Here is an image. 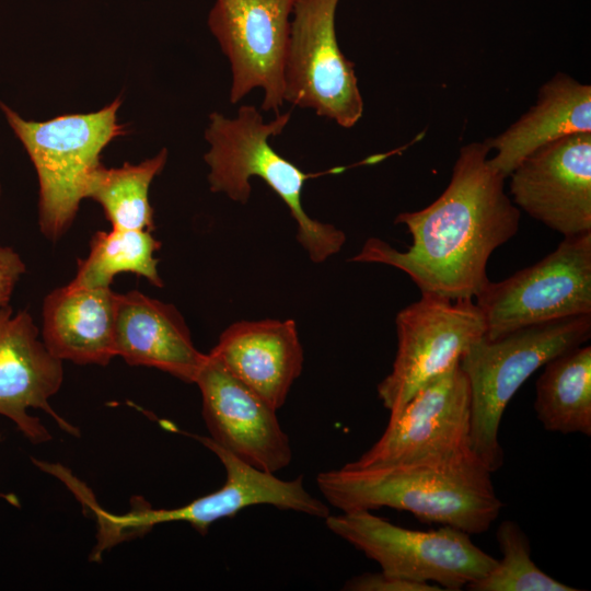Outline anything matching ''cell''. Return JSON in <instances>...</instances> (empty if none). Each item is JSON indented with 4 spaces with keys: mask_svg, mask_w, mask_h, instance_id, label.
I'll return each mask as SVG.
<instances>
[{
    "mask_svg": "<svg viewBox=\"0 0 591 591\" xmlns=\"http://www.w3.org/2000/svg\"><path fill=\"white\" fill-rule=\"evenodd\" d=\"M116 356L130 366L164 371L194 383L207 355L194 345L178 310L137 290L115 294Z\"/></svg>",
    "mask_w": 591,
    "mask_h": 591,
    "instance_id": "cell-17",
    "label": "cell"
},
{
    "mask_svg": "<svg viewBox=\"0 0 591 591\" xmlns=\"http://www.w3.org/2000/svg\"><path fill=\"white\" fill-rule=\"evenodd\" d=\"M296 0H216L208 27L229 59L230 102L264 91L262 109L276 115L283 100V68Z\"/></svg>",
    "mask_w": 591,
    "mask_h": 591,
    "instance_id": "cell-11",
    "label": "cell"
},
{
    "mask_svg": "<svg viewBox=\"0 0 591 591\" xmlns=\"http://www.w3.org/2000/svg\"><path fill=\"white\" fill-rule=\"evenodd\" d=\"M120 99L88 114H68L47 121L22 118L0 101L5 119L32 160L39 184L38 222L42 233L59 239L71 225L101 153L125 134L117 123Z\"/></svg>",
    "mask_w": 591,
    "mask_h": 591,
    "instance_id": "cell-5",
    "label": "cell"
},
{
    "mask_svg": "<svg viewBox=\"0 0 591 591\" xmlns=\"http://www.w3.org/2000/svg\"><path fill=\"white\" fill-rule=\"evenodd\" d=\"M397 352L392 371L378 385V395L398 416L414 394L454 364L485 336V318L473 299L450 300L421 292L395 320Z\"/></svg>",
    "mask_w": 591,
    "mask_h": 591,
    "instance_id": "cell-8",
    "label": "cell"
},
{
    "mask_svg": "<svg viewBox=\"0 0 591 591\" xmlns=\"http://www.w3.org/2000/svg\"><path fill=\"white\" fill-rule=\"evenodd\" d=\"M513 204L564 236L591 232V132L552 141L509 175Z\"/></svg>",
    "mask_w": 591,
    "mask_h": 591,
    "instance_id": "cell-13",
    "label": "cell"
},
{
    "mask_svg": "<svg viewBox=\"0 0 591 591\" xmlns=\"http://www.w3.org/2000/svg\"><path fill=\"white\" fill-rule=\"evenodd\" d=\"M115 292L69 282L56 288L43 305L42 338L61 361L106 366L116 357Z\"/></svg>",
    "mask_w": 591,
    "mask_h": 591,
    "instance_id": "cell-18",
    "label": "cell"
},
{
    "mask_svg": "<svg viewBox=\"0 0 591 591\" xmlns=\"http://www.w3.org/2000/svg\"><path fill=\"white\" fill-rule=\"evenodd\" d=\"M339 0H296L283 68V100L344 128L363 113L355 65L335 30Z\"/></svg>",
    "mask_w": 591,
    "mask_h": 591,
    "instance_id": "cell-9",
    "label": "cell"
},
{
    "mask_svg": "<svg viewBox=\"0 0 591 591\" xmlns=\"http://www.w3.org/2000/svg\"><path fill=\"white\" fill-rule=\"evenodd\" d=\"M494 339L515 329L591 314V232L564 236L556 250L475 296Z\"/></svg>",
    "mask_w": 591,
    "mask_h": 591,
    "instance_id": "cell-7",
    "label": "cell"
},
{
    "mask_svg": "<svg viewBox=\"0 0 591 591\" xmlns=\"http://www.w3.org/2000/svg\"><path fill=\"white\" fill-rule=\"evenodd\" d=\"M290 120V112L266 123L253 105H242L234 118L213 112L205 138L210 144L205 154L208 182L215 193L246 204L251 197V177H259L285 202L297 222V240L313 263H323L345 244V233L329 223L312 219L301 202L304 183L321 173H305L280 155L269 138L280 135Z\"/></svg>",
    "mask_w": 591,
    "mask_h": 591,
    "instance_id": "cell-3",
    "label": "cell"
},
{
    "mask_svg": "<svg viewBox=\"0 0 591 591\" xmlns=\"http://www.w3.org/2000/svg\"><path fill=\"white\" fill-rule=\"evenodd\" d=\"M208 355L276 410L285 404L304 361L293 320L235 322Z\"/></svg>",
    "mask_w": 591,
    "mask_h": 591,
    "instance_id": "cell-16",
    "label": "cell"
},
{
    "mask_svg": "<svg viewBox=\"0 0 591 591\" xmlns=\"http://www.w3.org/2000/svg\"><path fill=\"white\" fill-rule=\"evenodd\" d=\"M591 314L530 325L474 343L460 360L471 393L470 448L491 472L503 464L499 427L521 385L553 358L583 345Z\"/></svg>",
    "mask_w": 591,
    "mask_h": 591,
    "instance_id": "cell-4",
    "label": "cell"
},
{
    "mask_svg": "<svg viewBox=\"0 0 591 591\" xmlns=\"http://www.w3.org/2000/svg\"><path fill=\"white\" fill-rule=\"evenodd\" d=\"M471 393L460 362L420 387L380 439L349 467L445 459L468 452Z\"/></svg>",
    "mask_w": 591,
    "mask_h": 591,
    "instance_id": "cell-12",
    "label": "cell"
},
{
    "mask_svg": "<svg viewBox=\"0 0 591 591\" xmlns=\"http://www.w3.org/2000/svg\"><path fill=\"white\" fill-rule=\"evenodd\" d=\"M326 526L374 560L381 571L401 579L461 590L485 577L497 559L476 546L470 534L449 525L430 531L395 525L368 510L328 514Z\"/></svg>",
    "mask_w": 591,
    "mask_h": 591,
    "instance_id": "cell-6",
    "label": "cell"
},
{
    "mask_svg": "<svg viewBox=\"0 0 591 591\" xmlns=\"http://www.w3.org/2000/svg\"><path fill=\"white\" fill-rule=\"evenodd\" d=\"M222 463L225 482L219 489L194 499L189 503L172 509H153L144 501L124 514H114L113 526L123 540H131L149 532L153 526L167 522H186L200 534L224 518L255 505H270L282 510H292L311 517L325 519L329 514L326 503L313 497L303 485V475L283 480L251 466L209 437L195 436Z\"/></svg>",
    "mask_w": 591,
    "mask_h": 591,
    "instance_id": "cell-10",
    "label": "cell"
},
{
    "mask_svg": "<svg viewBox=\"0 0 591 591\" xmlns=\"http://www.w3.org/2000/svg\"><path fill=\"white\" fill-rule=\"evenodd\" d=\"M63 381L62 361L39 339L33 317L26 311L0 309V416L12 421L34 444L51 439L48 429L30 409H42L58 427L74 437L77 427L50 406Z\"/></svg>",
    "mask_w": 591,
    "mask_h": 591,
    "instance_id": "cell-14",
    "label": "cell"
},
{
    "mask_svg": "<svg viewBox=\"0 0 591 591\" xmlns=\"http://www.w3.org/2000/svg\"><path fill=\"white\" fill-rule=\"evenodd\" d=\"M25 271L21 256L9 246H0V309L9 305L12 292Z\"/></svg>",
    "mask_w": 591,
    "mask_h": 591,
    "instance_id": "cell-25",
    "label": "cell"
},
{
    "mask_svg": "<svg viewBox=\"0 0 591 591\" xmlns=\"http://www.w3.org/2000/svg\"><path fill=\"white\" fill-rule=\"evenodd\" d=\"M489 151L486 141L462 147L444 192L428 207L396 217L412 235L407 251L370 237L350 262L395 267L421 292L475 298L489 281L490 255L517 234L520 222V210L505 192L506 177L489 164Z\"/></svg>",
    "mask_w": 591,
    "mask_h": 591,
    "instance_id": "cell-1",
    "label": "cell"
},
{
    "mask_svg": "<svg viewBox=\"0 0 591 591\" xmlns=\"http://www.w3.org/2000/svg\"><path fill=\"white\" fill-rule=\"evenodd\" d=\"M160 247L161 242L150 231L115 228L99 231L91 240L89 255L79 262L70 282L86 288H109L116 275L132 273L162 288L154 257Z\"/></svg>",
    "mask_w": 591,
    "mask_h": 591,
    "instance_id": "cell-22",
    "label": "cell"
},
{
    "mask_svg": "<svg viewBox=\"0 0 591 591\" xmlns=\"http://www.w3.org/2000/svg\"><path fill=\"white\" fill-rule=\"evenodd\" d=\"M577 132H591V86L557 73L541 86L535 105L503 132L485 140L495 150L489 164L507 178L538 148Z\"/></svg>",
    "mask_w": 591,
    "mask_h": 591,
    "instance_id": "cell-19",
    "label": "cell"
},
{
    "mask_svg": "<svg viewBox=\"0 0 591 591\" xmlns=\"http://www.w3.org/2000/svg\"><path fill=\"white\" fill-rule=\"evenodd\" d=\"M534 409L545 430L591 436V347H575L546 362Z\"/></svg>",
    "mask_w": 591,
    "mask_h": 591,
    "instance_id": "cell-20",
    "label": "cell"
},
{
    "mask_svg": "<svg viewBox=\"0 0 591 591\" xmlns=\"http://www.w3.org/2000/svg\"><path fill=\"white\" fill-rule=\"evenodd\" d=\"M166 149L139 164L125 163L107 169L103 164L94 172L85 198L97 201L112 228L126 230L154 229L153 209L149 201L152 179L164 167Z\"/></svg>",
    "mask_w": 591,
    "mask_h": 591,
    "instance_id": "cell-21",
    "label": "cell"
},
{
    "mask_svg": "<svg viewBox=\"0 0 591 591\" xmlns=\"http://www.w3.org/2000/svg\"><path fill=\"white\" fill-rule=\"evenodd\" d=\"M343 590L348 591H440L441 587L428 582H415L384 572H366L350 578Z\"/></svg>",
    "mask_w": 591,
    "mask_h": 591,
    "instance_id": "cell-24",
    "label": "cell"
},
{
    "mask_svg": "<svg viewBox=\"0 0 591 591\" xmlns=\"http://www.w3.org/2000/svg\"><path fill=\"white\" fill-rule=\"evenodd\" d=\"M491 474L468 452L385 466L344 465L320 473L316 483L341 512L392 508L472 535L486 532L503 507Z\"/></svg>",
    "mask_w": 591,
    "mask_h": 591,
    "instance_id": "cell-2",
    "label": "cell"
},
{
    "mask_svg": "<svg viewBox=\"0 0 591 591\" xmlns=\"http://www.w3.org/2000/svg\"><path fill=\"white\" fill-rule=\"evenodd\" d=\"M209 439L243 462L273 473L290 464L292 451L276 409L207 354L196 380Z\"/></svg>",
    "mask_w": 591,
    "mask_h": 591,
    "instance_id": "cell-15",
    "label": "cell"
},
{
    "mask_svg": "<svg viewBox=\"0 0 591 591\" xmlns=\"http://www.w3.org/2000/svg\"><path fill=\"white\" fill-rule=\"evenodd\" d=\"M501 560L482 579L468 584L472 591H577L540 569L531 559L528 535L518 523L502 521L496 532Z\"/></svg>",
    "mask_w": 591,
    "mask_h": 591,
    "instance_id": "cell-23",
    "label": "cell"
}]
</instances>
